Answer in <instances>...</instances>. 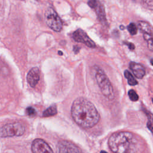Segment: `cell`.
<instances>
[{
	"label": "cell",
	"mask_w": 153,
	"mask_h": 153,
	"mask_svg": "<svg viewBox=\"0 0 153 153\" xmlns=\"http://www.w3.org/2000/svg\"><path fill=\"white\" fill-rule=\"evenodd\" d=\"M125 76L127 79L128 83L130 86H135V85L138 84V81L134 79L132 74H131L128 70H126L125 71Z\"/></svg>",
	"instance_id": "14"
},
{
	"label": "cell",
	"mask_w": 153,
	"mask_h": 153,
	"mask_svg": "<svg viewBox=\"0 0 153 153\" xmlns=\"http://www.w3.org/2000/svg\"><path fill=\"white\" fill-rule=\"evenodd\" d=\"M58 53H59V55H60V56H62V55H63V53H62V52H60V51H59V52Z\"/></svg>",
	"instance_id": "20"
},
{
	"label": "cell",
	"mask_w": 153,
	"mask_h": 153,
	"mask_svg": "<svg viewBox=\"0 0 153 153\" xmlns=\"http://www.w3.org/2000/svg\"><path fill=\"white\" fill-rule=\"evenodd\" d=\"M26 78L31 87L35 88L40 78V71L38 68H32L28 73Z\"/></svg>",
	"instance_id": "10"
},
{
	"label": "cell",
	"mask_w": 153,
	"mask_h": 153,
	"mask_svg": "<svg viewBox=\"0 0 153 153\" xmlns=\"http://www.w3.org/2000/svg\"><path fill=\"white\" fill-rule=\"evenodd\" d=\"M100 153H107L106 151H102L101 152H100Z\"/></svg>",
	"instance_id": "22"
},
{
	"label": "cell",
	"mask_w": 153,
	"mask_h": 153,
	"mask_svg": "<svg viewBox=\"0 0 153 153\" xmlns=\"http://www.w3.org/2000/svg\"><path fill=\"white\" fill-rule=\"evenodd\" d=\"M88 4L92 9H94L96 13L98 18L102 23H106V16L105 13V9L102 6L97 0H90L88 2Z\"/></svg>",
	"instance_id": "9"
},
{
	"label": "cell",
	"mask_w": 153,
	"mask_h": 153,
	"mask_svg": "<svg viewBox=\"0 0 153 153\" xmlns=\"http://www.w3.org/2000/svg\"><path fill=\"white\" fill-rule=\"evenodd\" d=\"M128 95H129V98L130 99L132 100V101H134V102H136L137 101L138 99H139V96L138 95V94L137 93V92H136L134 90H130L129 91V93H128Z\"/></svg>",
	"instance_id": "16"
},
{
	"label": "cell",
	"mask_w": 153,
	"mask_h": 153,
	"mask_svg": "<svg viewBox=\"0 0 153 153\" xmlns=\"http://www.w3.org/2000/svg\"><path fill=\"white\" fill-rule=\"evenodd\" d=\"M138 142L133 134L129 132L112 134L108 139V145L114 153H134Z\"/></svg>",
	"instance_id": "2"
},
{
	"label": "cell",
	"mask_w": 153,
	"mask_h": 153,
	"mask_svg": "<svg viewBox=\"0 0 153 153\" xmlns=\"http://www.w3.org/2000/svg\"><path fill=\"white\" fill-rule=\"evenodd\" d=\"M26 113L29 116H34L36 114V111L32 107H28L26 110Z\"/></svg>",
	"instance_id": "17"
},
{
	"label": "cell",
	"mask_w": 153,
	"mask_h": 153,
	"mask_svg": "<svg viewBox=\"0 0 153 153\" xmlns=\"http://www.w3.org/2000/svg\"><path fill=\"white\" fill-rule=\"evenodd\" d=\"M139 29V30L143 32L144 33H147V34L151 35L152 34V28L151 26L144 21H140L138 23Z\"/></svg>",
	"instance_id": "12"
},
{
	"label": "cell",
	"mask_w": 153,
	"mask_h": 153,
	"mask_svg": "<svg viewBox=\"0 0 153 153\" xmlns=\"http://www.w3.org/2000/svg\"><path fill=\"white\" fill-rule=\"evenodd\" d=\"M73 38L75 41L82 43L90 48H95L96 47L93 41L81 29H78L73 33Z\"/></svg>",
	"instance_id": "7"
},
{
	"label": "cell",
	"mask_w": 153,
	"mask_h": 153,
	"mask_svg": "<svg viewBox=\"0 0 153 153\" xmlns=\"http://www.w3.org/2000/svg\"><path fill=\"white\" fill-rule=\"evenodd\" d=\"M130 68L134 76L139 79L142 78L145 74V70L144 68L140 63L131 62L130 63Z\"/></svg>",
	"instance_id": "11"
},
{
	"label": "cell",
	"mask_w": 153,
	"mask_h": 153,
	"mask_svg": "<svg viewBox=\"0 0 153 153\" xmlns=\"http://www.w3.org/2000/svg\"><path fill=\"white\" fill-rule=\"evenodd\" d=\"M58 113L57 108L55 105L51 106L47 110H46L43 114V117H50V116H53L55 115Z\"/></svg>",
	"instance_id": "13"
},
{
	"label": "cell",
	"mask_w": 153,
	"mask_h": 153,
	"mask_svg": "<svg viewBox=\"0 0 153 153\" xmlns=\"http://www.w3.org/2000/svg\"><path fill=\"white\" fill-rule=\"evenodd\" d=\"M127 30L131 35H136L138 32V27L134 23H131L127 26Z\"/></svg>",
	"instance_id": "15"
},
{
	"label": "cell",
	"mask_w": 153,
	"mask_h": 153,
	"mask_svg": "<svg viewBox=\"0 0 153 153\" xmlns=\"http://www.w3.org/2000/svg\"><path fill=\"white\" fill-rule=\"evenodd\" d=\"M127 45L128 46L129 48L130 49V50H133L134 48V45L132 43H126Z\"/></svg>",
	"instance_id": "19"
},
{
	"label": "cell",
	"mask_w": 153,
	"mask_h": 153,
	"mask_svg": "<svg viewBox=\"0 0 153 153\" xmlns=\"http://www.w3.org/2000/svg\"><path fill=\"white\" fill-rule=\"evenodd\" d=\"M57 153H81V150L70 141H61L57 145Z\"/></svg>",
	"instance_id": "8"
},
{
	"label": "cell",
	"mask_w": 153,
	"mask_h": 153,
	"mask_svg": "<svg viewBox=\"0 0 153 153\" xmlns=\"http://www.w3.org/2000/svg\"><path fill=\"white\" fill-rule=\"evenodd\" d=\"M95 78L101 92L109 99H113L114 97V89L109 78L104 71L99 67L96 66H95Z\"/></svg>",
	"instance_id": "3"
},
{
	"label": "cell",
	"mask_w": 153,
	"mask_h": 153,
	"mask_svg": "<svg viewBox=\"0 0 153 153\" xmlns=\"http://www.w3.org/2000/svg\"><path fill=\"white\" fill-rule=\"evenodd\" d=\"M25 132V127L19 122L5 125L0 127V138L20 137Z\"/></svg>",
	"instance_id": "4"
},
{
	"label": "cell",
	"mask_w": 153,
	"mask_h": 153,
	"mask_svg": "<svg viewBox=\"0 0 153 153\" xmlns=\"http://www.w3.org/2000/svg\"><path fill=\"white\" fill-rule=\"evenodd\" d=\"M44 19L47 26L56 32H60L62 29V22L55 10L48 8L44 14Z\"/></svg>",
	"instance_id": "5"
},
{
	"label": "cell",
	"mask_w": 153,
	"mask_h": 153,
	"mask_svg": "<svg viewBox=\"0 0 153 153\" xmlns=\"http://www.w3.org/2000/svg\"><path fill=\"white\" fill-rule=\"evenodd\" d=\"M148 43V47L150 50V51H152L153 49V44H152V38L147 41Z\"/></svg>",
	"instance_id": "18"
},
{
	"label": "cell",
	"mask_w": 153,
	"mask_h": 153,
	"mask_svg": "<svg viewBox=\"0 0 153 153\" xmlns=\"http://www.w3.org/2000/svg\"><path fill=\"white\" fill-rule=\"evenodd\" d=\"M152 59H151V65H152Z\"/></svg>",
	"instance_id": "23"
},
{
	"label": "cell",
	"mask_w": 153,
	"mask_h": 153,
	"mask_svg": "<svg viewBox=\"0 0 153 153\" xmlns=\"http://www.w3.org/2000/svg\"><path fill=\"white\" fill-rule=\"evenodd\" d=\"M120 28H121V29H122V30H123L124 29H125V28H124V26H120Z\"/></svg>",
	"instance_id": "21"
},
{
	"label": "cell",
	"mask_w": 153,
	"mask_h": 153,
	"mask_svg": "<svg viewBox=\"0 0 153 153\" xmlns=\"http://www.w3.org/2000/svg\"><path fill=\"white\" fill-rule=\"evenodd\" d=\"M71 116L78 125L85 129L94 127L100 120L99 114L95 105L81 97L74 101L71 107Z\"/></svg>",
	"instance_id": "1"
},
{
	"label": "cell",
	"mask_w": 153,
	"mask_h": 153,
	"mask_svg": "<svg viewBox=\"0 0 153 153\" xmlns=\"http://www.w3.org/2000/svg\"><path fill=\"white\" fill-rule=\"evenodd\" d=\"M32 153H54L49 145L44 140L36 139L31 145Z\"/></svg>",
	"instance_id": "6"
}]
</instances>
